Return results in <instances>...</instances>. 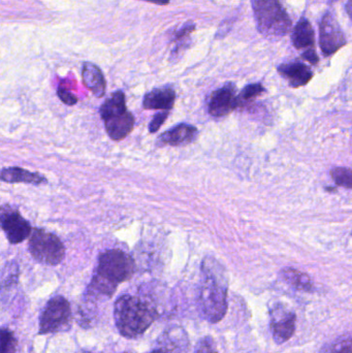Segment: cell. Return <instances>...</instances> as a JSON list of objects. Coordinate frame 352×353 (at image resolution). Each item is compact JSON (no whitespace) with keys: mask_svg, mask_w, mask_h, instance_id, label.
<instances>
[{"mask_svg":"<svg viewBox=\"0 0 352 353\" xmlns=\"http://www.w3.org/2000/svg\"><path fill=\"white\" fill-rule=\"evenodd\" d=\"M0 178L3 182L10 183V184H12V183H26V184L37 186V185L48 183L45 176L21 169V168H6V169L2 170Z\"/></svg>","mask_w":352,"mask_h":353,"instance_id":"cell-16","label":"cell"},{"mask_svg":"<svg viewBox=\"0 0 352 353\" xmlns=\"http://www.w3.org/2000/svg\"><path fill=\"white\" fill-rule=\"evenodd\" d=\"M238 108L236 86L231 83L214 91L209 101V113L215 118L225 117Z\"/></svg>","mask_w":352,"mask_h":353,"instance_id":"cell-10","label":"cell"},{"mask_svg":"<svg viewBox=\"0 0 352 353\" xmlns=\"http://www.w3.org/2000/svg\"><path fill=\"white\" fill-rule=\"evenodd\" d=\"M144 1L151 2V3L158 4V6H167L171 0H144Z\"/></svg>","mask_w":352,"mask_h":353,"instance_id":"cell-29","label":"cell"},{"mask_svg":"<svg viewBox=\"0 0 352 353\" xmlns=\"http://www.w3.org/2000/svg\"><path fill=\"white\" fill-rule=\"evenodd\" d=\"M198 132L196 128L190 124L181 123L174 126L167 132H163L159 138V144L169 146H184L191 144L198 138Z\"/></svg>","mask_w":352,"mask_h":353,"instance_id":"cell-11","label":"cell"},{"mask_svg":"<svg viewBox=\"0 0 352 353\" xmlns=\"http://www.w3.org/2000/svg\"><path fill=\"white\" fill-rule=\"evenodd\" d=\"M116 327L123 337L136 338L152 325L156 312L146 302L132 296H122L114 306Z\"/></svg>","mask_w":352,"mask_h":353,"instance_id":"cell-3","label":"cell"},{"mask_svg":"<svg viewBox=\"0 0 352 353\" xmlns=\"http://www.w3.org/2000/svg\"><path fill=\"white\" fill-rule=\"evenodd\" d=\"M265 92V88L262 84H251L246 86L238 97V108L244 107L246 103L253 101L256 97Z\"/></svg>","mask_w":352,"mask_h":353,"instance_id":"cell-21","label":"cell"},{"mask_svg":"<svg viewBox=\"0 0 352 353\" xmlns=\"http://www.w3.org/2000/svg\"><path fill=\"white\" fill-rule=\"evenodd\" d=\"M302 58L305 59L306 61L309 62L312 65H315V64H318V61H320L318 54H316L315 50H314L313 48L306 50V51L302 54Z\"/></svg>","mask_w":352,"mask_h":353,"instance_id":"cell-28","label":"cell"},{"mask_svg":"<svg viewBox=\"0 0 352 353\" xmlns=\"http://www.w3.org/2000/svg\"><path fill=\"white\" fill-rule=\"evenodd\" d=\"M1 228L10 244H19L31 236L30 224L22 217L18 210L6 205L1 208L0 215Z\"/></svg>","mask_w":352,"mask_h":353,"instance_id":"cell-8","label":"cell"},{"mask_svg":"<svg viewBox=\"0 0 352 353\" xmlns=\"http://www.w3.org/2000/svg\"><path fill=\"white\" fill-rule=\"evenodd\" d=\"M176 92L173 88L163 87V88L153 89L145 95L143 101V107L145 110H161L169 111L175 105Z\"/></svg>","mask_w":352,"mask_h":353,"instance_id":"cell-12","label":"cell"},{"mask_svg":"<svg viewBox=\"0 0 352 353\" xmlns=\"http://www.w3.org/2000/svg\"><path fill=\"white\" fill-rule=\"evenodd\" d=\"M31 256L47 265H57L63 261L65 248L59 238L41 228H34L29 239Z\"/></svg>","mask_w":352,"mask_h":353,"instance_id":"cell-5","label":"cell"},{"mask_svg":"<svg viewBox=\"0 0 352 353\" xmlns=\"http://www.w3.org/2000/svg\"><path fill=\"white\" fill-rule=\"evenodd\" d=\"M227 278L215 261L206 259L202 265L200 306L203 315L212 323H219L227 311Z\"/></svg>","mask_w":352,"mask_h":353,"instance_id":"cell-1","label":"cell"},{"mask_svg":"<svg viewBox=\"0 0 352 353\" xmlns=\"http://www.w3.org/2000/svg\"><path fill=\"white\" fill-rule=\"evenodd\" d=\"M57 95L60 101L65 103V105H74L78 103V99H76V95L72 94V92H70L68 89L63 88V87H59V88H58Z\"/></svg>","mask_w":352,"mask_h":353,"instance_id":"cell-27","label":"cell"},{"mask_svg":"<svg viewBox=\"0 0 352 353\" xmlns=\"http://www.w3.org/2000/svg\"><path fill=\"white\" fill-rule=\"evenodd\" d=\"M291 39L297 49H310L313 47L314 30L309 21L302 19L298 22L293 28Z\"/></svg>","mask_w":352,"mask_h":353,"instance_id":"cell-17","label":"cell"},{"mask_svg":"<svg viewBox=\"0 0 352 353\" xmlns=\"http://www.w3.org/2000/svg\"><path fill=\"white\" fill-rule=\"evenodd\" d=\"M297 316L293 310L282 303H277L270 309V329L275 343L289 341L296 331Z\"/></svg>","mask_w":352,"mask_h":353,"instance_id":"cell-7","label":"cell"},{"mask_svg":"<svg viewBox=\"0 0 352 353\" xmlns=\"http://www.w3.org/2000/svg\"><path fill=\"white\" fill-rule=\"evenodd\" d=\"M134 117L130 112L105 120V130L113 141L125 139L134 130Z\"/></svg>","mask_w":352,"mask_h":353,"instance_id":"cell-13","label":"cell"},{"mask_svg":"<svg viewBox=\"0 0 352 353\" xmlns=\"http://www.w3.org/2000/svg\"><path fill=\"white\" fill-rule=\"evenodd\" d=\"M126 112H127V108H126L125 94L120 90L114 92L99 110L101 119L103 121L109 118L121 115Z\"/></svg>","mask_w":352,"mask_h":353,"instance_id":"cell-18","label":"cell"},{"mask_svg":"<svg viewBox=\"0 0 352 353\" xmlns=\"http://www.w3.org/2000/svg\"><path fill=\"white\" fill-rule=\"evenodd\" d=\"M320 43L322 53L331 56L346 43L344 33L337 21L336 17L327 12L320 23Z\"/></svg>","mask_w":352,"mask_h":353,"instance_id":"cell-9","label":"cell"},{"mask_svg":"<svg viewBox=\"0 0 352 353\" xmlns=\"http://www.w3.org/2000/svg\"><path fill=\"white\" fill-rule=\"evenodd\" d=\"M136 265L134 259L119 249L105 251L99 255L96 274L93 278V288L99 294L111 296L118 284L127 281L134 275Z\"/></svg>","mask_w":352,"mask_h":353,"instance_id":"cell-2","label":"cell"},{"mask_svg":"<svg viewBox=\"0 0 352 353\" xmlns=\"http://www.w3.org/2000/svg\"><path fill=\"white\" fill-rule=\"evenodd\" d=\"M1 353H17V340L10 330H1Z\"/></svg>","mask_w":352,"mask_h":353,"instance_id":"cell-23","label":"cell"},{"mask_svg":"<svg viewBox=\"0 0 352 353\" xmlns=\"http://www.w3.org/2000/svg\"><path fill=\"white\" fill-rule=\"evenodd\" d=\"M322 353H352V335L338 338L324 346Z\"/></svg>","mask_w":352,"mask_h":353,"instance_id":"cell-20","label":"cell"},{"mask_svg":"<svg viewBox=\"0 0 352 353\" xmlns=\"http://www.w3.org/2000/svg\"><path fill=\"white\" fill-rule=\"evenodd\" d=\"M72 323V309L70 303L63 296L51 299L45 305L39 321L41 335L68 331Z\"/></svg>","mask_w":352,"mask_h":353,"instance_id":"cell-6","label":"cell"},{"mask_svg":"<svg viewBox=\"0 0 352 353\" xmlns=\"http://www.w3.org/2000/svg\"><path fill=\"white\" fill-rule=\"evenodd\" d=\"M258 31L270 39L284 37L291 28V21L278 0H252Z\"/></svg>","mask_w":352,"mask_h":353,"instance_id":"cell-4","label":"cell"},{"mask_svg":"<svg viewBox=\"0 0 352 353\" xmlns=\"http://www.w3.org/2000/svg\"><path fill=\"white\" fill-rule=\"evenodd\" d=\"M194 353H218V350L213 338L207 336L198 342Z\"/></svg>","mask_w":352,"mask_h":353,"instance_id":"cell-24","label":"cell"},{"mask_svg":"<svg viewBox=\"0 0 352 353\" xmlns=\"http://www.w3.org/2000/svg\"><path fill=\"white\" fill-rule=\"evenodd\" d=\"M282 279L291 288L299 292H311L313 283L307 274L302 273L293 268H287L281 272Z\"/></svg>","mask_w":352,"mask_h":353,"instance_id":"cell-19","label":"cell"},{"mask_svg":"<svg viewBox=\"0 0 352 353\" xmlns=\"http://www.w3.org/2000/svg\"><path fill=\"white\" fill-rule=\"evenodd\" d=\"M278 72H280L281 76L289 81V85L295 88L305 86L313 77L312 70L307 65L300 62L282 64L279 66Z\"/></svg>","mask_w":352,"mask_h":353,"instance_id":"cell-14","label":"cell"},{"mask_svg":"<svg viewBox=\"0 0 352 353\" xmlns=\"http://www.w3.org/2000/svg\"><path fill=\"white\" fill-rule=\"evenodd\" d=\"M346 10L349 12V17L352 19V0H349L346 4Z\"/></svg>","mask_w":352,"mask_h":353,"instance_id":"cell-30","label":"cell"},{"mask_svg":"<svg viewBox=\"0 0 352 353\" xmlns=\"http://www.w3.org/2000/svg\"><path fill=\"white\" fill-rule=\"evenodd\" d=\"M83 83L85 86L93 93L96 97H103L105 94V77L103 72L99 66L91 62H85L83 64L82 70Z\"/></svg>","mask_w":352,"mask_h":353,"instance_id":"cell-15","label":"cell"},{"mask_svg":"<svg viewBox=\"0 0 352 353\" xmlns=\"http://www.w3.org/2000/svg\"><path fill=\"white\" fill-rule=\"evenodd\" d=\"M150 353H171V352H167V350H163V348H161V350H154V352H152Z\"/></svg>","mask_w":352,"mask_h":353,"instance_id":"cell-31","label":"cell"},{"mask_svg":"<svg viewBox=\"0 0 352 353\" xmlns=\"http://www.w3.org/2000/svg\"><path fill=\"white\" fill-rule=\"evenodd\" d=\"M124 353H127V352H124Z\"/></svg>","mask_w":352,"mask_h":353,"instance_id":"cell-32","label":"cell"},{"mask_svg":"<svg viewBox=\"0 0 352 353\" xmlns=\"http://www.w3.org/2000/svg\"><path fill=\"white\" fill-rule=\"evenodd\" d=\"M169 111H161L157 113L156 115H154V117L149 123V132L151 134L156 132L163 126V124L165 123V120L169 117Z\"/></svg>","mask_w":352,"mask_h":353,"instance_id":"cell-26","label":"cell"},{"mask_svg":"<svg viewBox=\"0 0 352 353\" xmlns=\"http://www.w3.org/2000/svg\"><path fill=\"white\" fill-rule=\"evenodd\" d=\"M194 29H196V25L192 22H188L186 23V24L184 25L179 31H177V33H176L175 41L176 43H179V45L176 48L175 53L180 49V48H181V43H183V41H185L184 39H188L190 33H191L192 31H194Z\"/></svg>","mask_w":352,"mask_h":353,"instance_id":"cell-25","label":"cell"},{"mask_svg":"<svg viewBox=\"0 0 352 353\" xmlns=\"http://www.w3.org/2000/svg\"><path fill=\"white\" fill-rule=\"evenodd\" d=\"M331 176L338 186L352 189V170L346 168H336L331 171Z\"/></svg>","mask_w":352,"mask_h":353,"instance_id":"cell-22","label":"cell"}]
</instances>
